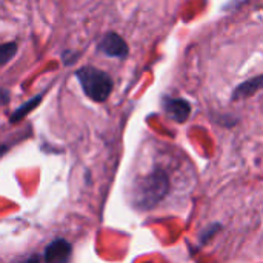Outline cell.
<instances>
[{
  "label": "cell",
  "mask_w": 263,
  "mask_h": 263,
  "mask_svg": "<svg viewBox=\"0 0 263 263\" xmlns=\"http://www.w3.org/2000/svg\"><path fill=\"white\" fill-rule=\"evenodd\" d=\"M97 49L106 57L125 59L128 55V43L117 32H108L102 37L97 45Z\"/></svg>",
  "instance_id": "obj_3"
},
{
  "label": "cell",
  "mask_w": 263,
  "mask_h": 263,
  "mask_svg": "<svg viewBox=\"0 0 263 263\" xmlns=\"http://www.w3.org/2000/svg\"><path fill=\"white\" fill-rule=\"evenodd\" d=\"M168 190H170V179L166 173L162 170H156L134 180L131 190L133 203L137 210L142 211L151 210L168 194Z\"/></svg>",
  "instance_id": "obj_1"
},
{
  "label": "cell",
  "mask_w": 263,
  "mask_h": 263,
  "mask_svg": "<svg viewBox=\"0 0 263 263\" xmlns=\"http://www.w3.org/2000/svg\"><path fill=\"white\" fill-rule=\"evenodd\" d=\"M17 52V43L15 42H9V43H5L0 49V60H2V65H6L12 55Z\"/></svg>",
  "instance_id": "obj_8"
},
{
  "label": "cell",
  "mask_w": 263,
  "mask_h": 263,
  "mask_svg": "<svg viewBox=\"0 0 263 263\" xmlns=\"http://www.w3.org/2000/svg\"><path fill=\"white\" fill-rule=\"evenodd\" d=\"M76 77L86 97L94 102H105L112 91V79L99 68L82 66L76 71Z\"/></svg>",
  "instance_id": "obj_2"
},
{
  "label": "cell",
  "mask_w": 263,
  "mask_h": 263,
  "mask_svg": "<svg viewBox=\"0 0 263 263\" xmlns=\"http://www.w3.org/2000/svg\"><path fill=\"white\" fill-rule=\"evenodd\" d=\"M163 109L177 123L186 122L190 114H191V105L186 100L176 99V97H165L163 99Z\"/></svg>",
  "instance_id": "obj_5"
},
{
  "label": "cell",
  "mask_w": 263,
  "mask_h": 263,
  "mask_svg": "<svg viewBox=\"0 0 263 263\" xmlns=\"http://www.w3.org/2000/svg\"><path fill=\"white\" fill-rule=\"evenodd\" d=\"M40 262V257L37 254H32V256H28V257H22V259H15L11 263H39Z\"/></svg>",
  "instance_id": "obj_9"
},
{
  "label": "cell",
  "mask_w": 263,
  "mask_h": 263,
  "mask_svg": "<svg viewBox=\"0 0 263 263\" xmlns=\"http://www.w3.org/2000/svg\"><path fill=\"white\" fill-rule=\"evenodd\" d=\"M259 89H263V74L253 77L243 83H240L234 92H233V100H240V99H247L250 96H253L254 92H257Z\"/></svg>",
  "instance_id": "obj_6"
},
{
  "label": "cell",
  "mask_w": 263,
  "mask_h": 263,
  "mask_svg": "<svg viewBox=\"0 0 263 263\" xmlns=\"http://www.w3.org/2000/svg\"><path fill=\"white\" fill-rule=\"evenodd\" d=\"M72 254L71 243L66 242L65 239H55L52 240L43 254L45 263H68Z\"/></svg>",
  "instance_id": "obj_4"
},
{
  "label": "cell",
  "mask_w": 263,
  "mask_h": 263,
  "mask_svg": "<svg viewBox=\"0 0 263 263\" xmlns=\"http://www.w3.org/2000/svg\"><path fill=\"white\" fill-rule=\"evenodd\" d=\"M42 97H43L42 94H40V96H35L34 99L28 100L25 105L18 106V108L14 111V114L11 116V122H12V123H15V122H18V120H22L26 114H29V112H31V111H32V109L40 103V102H42Z\"/></svg>",
  "instance_id": "obj_7"
}]
</instances>
